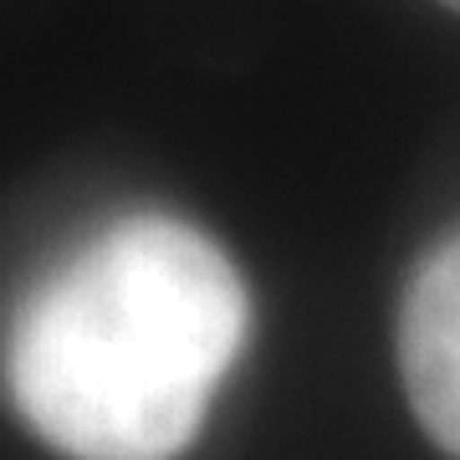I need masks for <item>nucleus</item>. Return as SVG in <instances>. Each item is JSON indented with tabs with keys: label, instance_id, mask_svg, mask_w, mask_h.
<instances>
[{
	"label": "nucleus",
	"instance_id": "7ed1b4c3",
	"mask_svg": "<svg viewBox=\"0 0 460 460\" xmlns=\"http://www.w3.org/2000/svg\"><path fill=\"white\" fill-rule=\"evenodd\" d=\"M440 5H445V11H456V16H460V0H440Z\"/></svg>",
	"mask_w": 460,
	"mask_h": 460
},
{
	"label": "nucleus",
	"instance_id": "f257e3e1",
	"mask_svg": "<svg viewBox=\"0 0 460 460\" xmlns=\"http://www.w3.org/2000/svg\"><path fill=\"white\" fill-rule=\"evenodd\" d=\"M246 328V281L205 230L123 215L21 302L11 399L72 460H174L195 445Z\"/></svg>",
	"mask_w": 460,
	"mask_h": 460
},
{
	"label": "nucleus",
	"instance_id": "f03ea898",
	"mask_svg": "<svg viewBox=\"0 0 460 460\" xmlns=\"http://www.w3.org/2000/svg\"><path fill=\"white\" fill-rule=\"evenodd\" d=\"M394 353L420 429L460 460V230L414 266L399 302Z\"/></svg>",
	"mask_w": 460,
	"mask_h": 460
}]
</instances>
